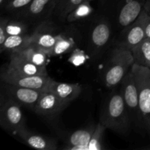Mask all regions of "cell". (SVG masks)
<instances>
[{
	"label": "cell",
	"instance_id": "cell-29",
	"mask_svg": "<svg viewBox=\"0 0 150 150\" xmlns=\"http://www.w3.org/2000/svg\"><path fill=\"white\" fill-rule=\"evenodd\" d=\"M144 10L149 16H150V0H146L145 4H144Z\"/></svg>",
	"mask_w": 150,
	"mask_h": 150
},
{
	"label": "cell",
	"instance_id": "cell-21",
	"mask_svg": "<svg viewBox=\"0 0 150 150\" xmlns=\"http://www.w3.org/2000/svg\"><path fill=\"white\" fill-rule=\"evenodd\" d=\"M83 1L84 0H57L53 16L60 21H64Z\"/></svg>",
	"mask_w": 150,
	"mask_h": 150
},
{
	"label": "cell",
	"instance_id": "cell-28",
	"mask_svg": "<svg viewBox=\"0 0 150 150\" xmlns=\"http://www.w3.org/2000/svg\"><path fill=\"white\" fill-rule=\"evenodd\" d=\"M145 38H150V16H149L145 28Z\"/></svg>",
	"mask_w": 150,
	"mask_h": 150
},
{
	"label": "cell",
	"instance_id": "cell-15",
	"mask_svg": "<svg viewBox=\"0 0 150 150\" xmlns=\"http://www.w3.org/2000/svg\"><path fill=\"white\" fill-rule=\"evenodd\" d=\"M95 126L80 129L70 135L64 149L73 150H88L89 142Z\"/></svg>",
	"mask_w": 150,
	"mask_h": 150
},
{
	"label": "cell",
	"instance_id": "cell-14",
	"mask_svg": "<svg viewBox=\"0 0 150 150\" xmlns=\"http://www.w3.org/2000/svg\"><path fill=\"white\" fill-rule=\"evenodd\" d=\"M48 91L53 92L62 100L70 103L80 95L81 92V86L78 83H61L52 79Z\"/></svg>",
	"mask_w": 150,
	"mask_h": 150
},
{
	"label": "cell",
	"instance_id": "cell-7",
	"mask_svg": "<svg viewBox=\"0 0 150 150\" xmlns=\"http://www.w3.org/2000/svg\"><path fill=\"white\" fill-rule=\"evenodd\" d=\"M52 79L48 76H26L9 71L7 69L1 73V82L15 86L29 88L40 92H47Z\"/></svg>",
	"mask_w": 150,
	"mask_h": 150
},
{
	"label": "cell",
	"instance_id": "cell-27",
	"mask_svg": "<svg viewBox=\"0 0 150 150\" xmlns=\"http://www.w3.org/2000/svg\"><path fill=\"white\" fill-rule=\"evenodd\" d=\"M84 56L83 53L80 50L77 49L75 50L73 53L72 54L71 57L69 59V61L71 63L74 64L75 65H80L84 61Z\"/></svg>",
	"mask_w": 150,
	"mask_h": 150
},
{
	"label": "cell",
	"instance_id": "cell-24",
	"mask_svg": "<svg viewBox=\"0 0 150 150\" xmlns=\"http://www.w3.org/2000/svg\"><path fill=\"white\" fill-rule=\"evenodd\" d=\"M32 0H0V7L7 13L16 16L23 10Z\"/></svg>",
	"mask_w": 150,
	"mask_h": 150
},
{
	"label": "cell",
	"instance_id": "cell-12",
	"mask_svg": "<svg viewBox=\"0 0 150 150\" xmlns=\"http://www.w3.org/2000/svg\"><path fill=\"white\" fill-rule=\"evenodd\" d=\"M7 69L9 71L26 76H48L46 67H42L26 61L15 54H10V62Z\"/></svg>",
	"mask_w": 150,
	"mask_h": 150
},
{
	"label": "cell",
	"instance_id": "cell-18",
	"mask_svg": "<svg viewBox=\"0 0 150 150\" xmlns=\"http://www.w3.org/2000/svg\"><path fill=\"white\" fill-rule=\"evenodd\" d=\"M15 55L32 62L33 64L42 67H46L48 62L49 55L35 45H30L22 51L15 53Z\"/></svg>",
	"mask_w": 150,
	"mask_h": 150
},
{
	"label": "cell",
	"instance_id": "cell-20",
	"mask_svg": "<svg viewBox=\"0 0 150 150\" xmlns=\"http://www.w3.org/2000/svg\"><path fill=\"white\" fill-rule=\"evenodd\" d=\"M130 51L133 54L134 64L150 69V38H145Z\"/></svg>",
	"mask_w": 150,
	"mask_h": 150
},
{
	"label": "cell",
	"instance_id": "cell-10",
	"mask_svg": "<svg viewBox=\"0 0 150 150\" xmlns=\"http://www.w3.org/2000/svg\"><path fill=\"white\" fill-rule=\"evenodd\" d=\"M149 15L144 10L138 18L126 27L123 37L117 46L127 50H131L145 39V28L149 18Z\"/></svg>",
	"mask_w": 150,
	"mask_h": 150
},
{
	"label": "cell",
	"instance_id": "cell-3",
	"mask_svg": "<svg viewBox=\"0 0 150 150\" xmlns=\"http://www.w3.org/2000/svg\"><path fill=\"white\" fill-rule=\"evenodd\" d=\"M130 70L138 89L142 126L150 134V69L133 63Z\"/></svg>",
	"mask_w": 150,
	"mask_h": 150
},
{
	"label": "cell",
	"instance_id": "cell-23",
	"mask_svg": "<svg viewBox=\"0 0 150 150\" xmlns=\"http://www.w3.org/2000/svg\"><path fill=\"white\" fill-rule=\"evenodd\" d=\"M75 47V42L73 38L64 35L62 33H60L58 37L55 45L54 47L51 57H57V56L61 55V54H65L72 51Z\"/></svg>",
	"mask_w": 150,
	"mask_h": 150
},
{
	"label": "cell",
	"instance_id": "cell-22",
	"mask_svg": "<svg viewBox=\"0 0 150 150\" xmlns=\"http://www.w3.org/2000/svg\"><path fill=\"white\" fill-rule=\"evenodd\" d=\"M1 22H2L5 28L7 37L10 35H26L27 33V26L23 21L9 19L7 18H1Z\"/></svg>",
	"mask_w": 150,
	"mask_h": 150
},
{
	"label": "cell",
	"instance_id": "cell-16",
	"mask_svg": "<svg viewBox=\"0 0 150 150\" xmlns=\"http://www.w3.org/2000/svg\"><path fill=\"white\" fill-rule=\"evenodd\" d=\"M144 6L137 0H130L125 4L120 11L119 22L123 27H127L131 24L140 16Z\"/></svg>",
	"mask_w": 150,
	"mask_h": 150
},
{
	"label": "cell",
	"instance_id": "cell-13",
	"mask_svg": "<svg viewBox=\"0 0 150 150\" xmlns=\"http://www.w3.org/2000/svg\"><path fill=\"white\" fill-rule=\"evenodd\" d=\"M16 135L26 145L34 149L40 150H56L57 149V143L54 139L29 131L26 127L21 129Z\"/></svg>",
	"mask_w": 150,
	"mask_h": 150
},
{
	"label": "cell",
	"instance_id": "cell-5",
	"mask_svg": "<svg viewBox=\"0 0 150 150\" xmlns=\"http://www.w3.org/2000/svg\"><path fill=\"white\" fill-rule=\"evenodd\" d=\"M120 92L124 100L131 122L142 126L139 108V93L131 70H130L122 80Z\"/></svg>",
	"mask_w": 150,
	"mask_h": 150
},
{
	"label": "cell",
	"instance_id": "cell-17",
	"mask_svg": "<svg viewBox=\"0 0 150 150\" xmlns=\"http://www.w3.org/2000/svg\"><path fill=\"white\" fill-rule=\"evenodd\" d=\"M31 45V35H10L4 43L0 45L1 52H9L10 54L18 53Z\"/></svg>",
	"mask_w": 150,
	"mask_h": 150
},
{
	"label": "cell",
	"instance_id": "cell-8",
	"mask_svg": "<svg viewBox=\"0 0 150 150\" xmlns=\"http://www.w3.org/2000/svg\"><path fill=\"white\" fill-rule=\"evenodd\" d=\"M56 3L57 0H32L16 16L21 20L41 23L53 16Z\"/></svg>",
	"mask_w": 150,
	"mask_h": 150
},
{
	"label": "cell",
	"instance_id": "cell-26",
	"mask_svg": "<svg viewBox=\"0 0 150 150\" xmlns=\"http://www.w3.org/2000/svg\"><path fill=\"white\" fill-rule=\"evenodd\" d=\"M92 12V8L90 7L89 3L83 1L74 11L72 12L66 20L68 22H73L81 20V18L86 17Z\"/></svg>",
	"mask_w": 150,
	"mask_h": 150
},
{
	"label": "cell",
	"instance_id": "cell-6",
	"mask_svg": "<svg viewBox=\"0 0 150 150\" xmlns=\"http://www.w3.org/2000/svg\"><path fill=\"white\" fill-rule=\"evenodd\" d=\"M57 26L50 19L39 23L31 34V45L38 47L51 57L60 33L57 32Z\"/></svg>",
	"mask_w": 150,
	"mask_h": 150
},
{
	"label": "cell",
	"instance_id": "cell-25",
	"mask_svg": "<svg viewBox=\"0 0 150 150\" xmlns=\"http://www.w3.org/2000/svg\"><path fill=\"white\" fill-rule=\"evenodd\" d=\"M106 129V127L100 122L95 125L88 146V150H100L103 149V137Z\"/></svg>",
	"mask_w": 150,
	"mask_h": 150
},
{
	"label": "cell",
	"instance_id": "cell-4",
	"mask_svg": "<svg viewBox=\"0 0 150 150\" xmlns=\"http://www.w3.org/2000/svg\"><path fill=\"white\" fill-rule=\"evenodd\" d=\"M21 105L10 98L1 96L0 103V125L5 130L16 134L25 127Z\"/></svg>",
	"mask_w": 150,
	"mask_h": 150
},
{
	"label": "cell",
	"instance_id": "cell-2",
	"mask_svg": "<svg viewBox=\"0 0 150 150\" xmlns=\"http://www.w3.org/2000/svg\"><path fill=\"white\" fill-rule=\"evenodd\" d=\"M133 63L131 51L119 46L114 48L103 68V77L106 86L112 88L120 84Z\"/></svg>",
	"mask_w": 150,
	"mask_h": 150
},
{
	"label": "cell",
	"instance_id": "cell-1",
	"mask_svg": "<svg viewBox=\"0 0 150 150\" xmlns=\"http://www.w3.org/2000/svg\"><path fill=\"white\" fill-rule=\"evenodd\" d=\"M100 122L120 134H127L129 131L131 120L120 92L108 97L100 116Z\"/></svg>",
	"mask_w": 150,
	"mask_h": 150
},
{
	"label": "cell",
	"instance_id": "cell-19",
	"mask_svg": "<svg viewBox=\"0 0 150 150\" xmlns=\"http://www.w3.org/2000/svg\"><path fill=\"white\" fill-rule=\"evenodd\" d=\"M111 29L106 22L98 23L92 32L91 40L95 48L100 49L107 45L111 38Z\"/></svg>",
	"mask_w": 150,
	"mask_h": 150
},
{
	"label": "cell",
	"instance_id": "cell-9",
	"mask_svg": "<svg viewBox=\"0 0 150 150\" xmlns=\"http://www.w3.org/2000/svg\"><path fill=\"white\" fill-rule=\"evenodd\" d=\"M42 93L43 92L4 82H2L1 84V95L16 101L19 105L33 109Z\"/></svg>",
	"mask_w": 150,
	"mask_h": 150
},
{
	"label": "cell",
	"instance_id": "cell-11",
	"mask_svg": "<svg viewBox=\"0 0 150 150\" xmlns=\"http://www.w3.org/2000/svg\"><path fill=\"white\" fill-rule=\"evenodd\" d=\"M53 92H45L34 108L36 114L42 116H54L62 111L69 105Z\"/></svg>",
	"mask_w": 150,
	"mask_h": 150
}]
</instances>
